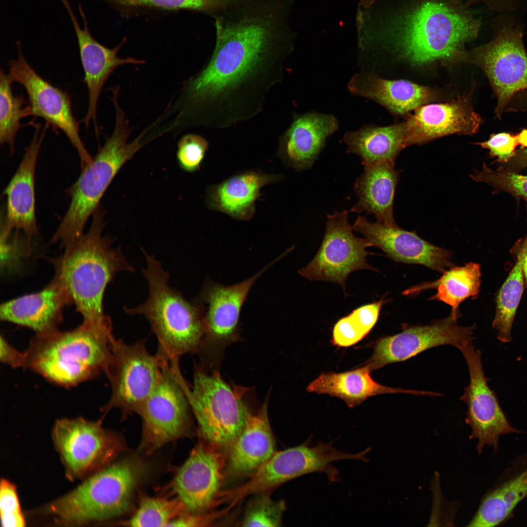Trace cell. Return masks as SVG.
Masks as SVG:
<instances>
[{"mask_svg":"<svg viewBox=\"0 0 527 527\" xmlns=\"http://www.w3.org/2000/svg\"><path fill=\"white\" fill-rule=\"evenodd\" d=\"M213 53L187 82L185 111L193 125L224 128L257 116L283 79L290 48L275 46L260 24L218 26Z\"/></svg>","mask_w":527,"mask_h":527,"instance_id":"obj_1","label":"cell"},{"mask_svg":"<svg viewBox=\"0 0 527 527\" xmlns=\"http://www.w3.org/2000/svg\"><path fill=\"white\" fill-rule=\"evenodd\" d=\"M105 212L99 206L92 215L91 226L58 257H44L53 266L57 279L83 317V322L101 328H112L103 311L107 285L121 272H133L120 246L103 235Z\"/></svg>","mask_w":527,"mask_h":527,"instance_id":"obj_2","label":"cell"},{"mask_svg":"<svg viewBox=\"0 0 527 527\" xmlns=\"http://www.w3.org/2000/svg\"><path fill=\"white\" fill-rule=\"evenodd\" d=\"M115 338L112 329L83 322L69 331L36 334L27 349L20 352L19 367L58 385L74 386L104 373Z\"/></svg>","mask_w":527,"mask_h":527,"instance_id":"obj_3","label":"cell"},{"mask_svg":"<svg viewBox=\"0 0 527 527\" xmlns=\"http://www.w3.org/2000/svg\"><path fill=\"white\" fill-rule=\"evenodd\" d=\"M146 266L142 274L148 286L143 303L124 306L130 316L142 315L148 321L158 341L157 352L170 362L199 351L204 333V307L195 300L189 301L169 284V273L154 255L143 248Z\"/></svg>","mask_w":527,"mask_h":527,"instance_id":"obj_4","label":"cell"},{"mask_svg":"<svg viewBox=\"0 0 527 527\" xmlns=\"http://www.w3.org/2000/svg\"><path fill=\"white\" fill-rule=\"evenodd\" d=\"M115 111L112 134L66 190L71 199L70 204L50 241L59 243L63 249L83 234L88 218L100 206L101 199L118 172L144 145L143 134L128 142L132 130L128 120L120 106L115 107Z\"/></svg>","mask_w":527,"mask_h":527,"instance_id":"obj_5","label":"cell"},{"mask_svg":"<svg viewBox=\"0 0 527 527\" xmlns=\"http://www.w3.org/2000/svg\"><path fill=\"white\" fill-rule=\"evenodd\" d=\"M137 463L123 461L90 476L45 507L58 523L80 525L119 516L130 507L141 474Z\"/></svg>","mask_w":527,"mask_h":527,"instance_id":"obj_6","label":"cell"},{"mask_svg":"<svg viewBox=\"0 0 527 527\" xmlns=\"http://www.w3.org/2000/svg\"><path fill=\"white\" fill-rule=\"evenodd\" d=\"M479 22L443 3L427 1L401 21L399 45L412 62L426 63L456 57L465 42L477 36Z\"/></svg>","mask_w":527,"mask_h":527,"instance_id":"obj_7","label":"cell"},{"mask_svg":"<svg viewBox=\"0 0 527 527\" xmlns=\"http://www.w3.org/2000/svg\"><path fill=\"white\" fill-rule=\"evenodd\" d=\"M186 393L203 441L228 450L244 427L250 413L240 390L232 388L219 373H208L196 366L191 388Z\"/></svg>","mask_w":527,"mask_h":527,"instance_id":"obj_8","label":"cell"},{"mask_svg":"<svg viewBox=\"0 0 527 527\" xmlns=\"http://www.w3.org/2000/svg\"><path fill=\"white\" fill-rule=\"evenodd\" d=\"M167 361L157 352L151 354L144 340L127 344L115 338L111 359L104 372L111 396L102 411L117 409L123 418L138 414L158 384Z\"/></svg>","mask_w":527,"mask_h":527,"instance_id":"obj_9","label":"cell"},{"mask_svg":"<svg viewBox=\"0 0 527 527\" xmlns=\"http://www.w3.org/2000/svg\"><path fill=\"white\" fill-rule=\"evenodd\" d=\"M187 385L179 362L168 361L158 384L138 413L142 424L140 448L145 453H153L188 433L192 411Z\"/></svg>","mask_w":527,"mask_h":527,"instance_id":"obj_10","label":"cell"},{"mask_svg":"<svg viewBox=\"0 0 527 527\" xmlns=\"http://www.w3.org/2000/svg\"><path fill=\"white\" fill-rule=\"evenodd\" d=\"M361 452L349 453L337 449L331 442H319L310 446L309 441L295 447L276 452L250 476L243 485L226 491L229 500L239 501L244 497L267 492L291 479L313 472H324L331 482L337 472L331 464L343 460H360Z\"/></svg>","mask_w":527,"mask_h":527,"instance_id":"obj_11","label":"cell"},{"mask_svg":"<svg viewBox=\"0 0 527 527\" xmlns=\"http://www.w3.org/2000/svg\"><path fill=\"white\" fill-rule=\"evenodd\" d=\"M101 420L63 418L55 422L52 437L70 478L93 474L107 466L121 451L117 435L104 428Z\"/></svg>","mask_w":527,"mask_h":527,"instance_id":"obj_12","label":"cell"},{"mask_svg":"<svg viewBox=\"0 0 527 527\" xmlns=\"http://www.w3.org/2000/svg\"><path fill=\"white\" fill-rule=\"evenodd\" d=\"M348 211H335L327 215L322 243L312 261L298 271L311 281H326L341 285L344 291L349 275L361 269L377 271L368 264L366 250L371 244L353 233L348 220Z\"/></svg>","mask_w":527,"mask_h":527,"instance_id":"obj_13","label":"cell"},{"mask_svg":"<svg viewBox=\"0 0 527 527\" xmlns=\"http://www.w3.org/2000/svg\"><path fill=\"white\" fill-rule=\"evenodd\" d=\"M16 47L17 58L9 61V73L14 82L24 87L32 115L42 118L47 124L65 135L77 150L82 169L92 162L93 158L81 138L79 123L72 112L70 96L36 72L25 59L20 41L16 42Z\"/></svg>","mask_w":527,"mask_h":527,"instance_id":"obj_14","label":"cell"},{"mask_svg":"<svg viewBox=\"0 0 527 527\" xmlns=\"http://www.w3.org/2000/svg\"><path fill=\"white\" fill-rule=\"evenodd\" d=\"M450 314L426 325L402 324L397 334L379 338L374 344L371 356L364 365L371 372L389 364L407 360L439 345H453L460 350L474 339L475 324L463 327Z\"/></svg>","mask_w":527,"mask_h":527,"instance_id":"obj_15","label":"cell"},{"mask_svg":"<svg viewBox=\"0 0 527 527\" xmlns=\"http://www.w3.org/2000/svg\"><path fill=\"white\" fill-rule=\"evenodd\" d=\"M473 61L489 80L497 98L495 112L500 117L517 94L527 90V54L522 34L512 29L501 32L475 51Z\"/></svg>","mask_w":527,"mask_h":527,"instance_id":"obj_16","label":"cell"},{"mask_svg":"<svg viewBox=\"0 0 527 527\" xmlns=\"http://www.w3.org/2000/svg\"><path fill=\"white\" fill-rule=\"evenodd\" d=\"M461 351L466 362L470 377L469 385L460 398L467 407L466 421L471 428V438L478 439L476 449L480 453L486 445L496 450L499 437L519 432L509 424L494 391L487 384L482 363L481 352L472 343Z\"/></svg>","mask_w":527,"mask_h":527,"instance_id":"obj_17","label":"cell"},{"mask_svg":"<svg viewBox=\"0 0 527 527\" xmlns=\"http://www.w3.org/2000/svg\"><path fill=\"white\" fill-rule=\"evenodd\" d=\"M225 465L222 450L204 441L192 449L169 487L185 512L205 513L218 503Z\"/></svg>","mask_w":527,"mask_h":527,"instance_id":"obj_18","label":"cell"},{"mask_svg":"<svg viewBox=\"0 0 527 527\" xmlns=\"http://www.w3.org/2000/svg\"><path fill=\"white\" fill-rule=\"evenodd\" d=\"M284 256L283 253L255 275L234 284L224 285L208 278L204 281L194 299L204 307V333L200 348L207 345L226 344L234 340L238 330L241 309L251 287L262 275Z\"/></svg>","mask_w":527,"mask_h":527,"instance_id":"obj_19","label":"cell"},{"mask_svg":"<svg viewBox=\"0 0 527 527\" xmlns=\"http://www.w3.org/2000/svg\"><path fill=\"white\" fill-rule=\"evenodd\" d=\"M352 227L361 233L371 246L381 249L391 260L418 264L444 273L453 266L452 253L433 245L395 223L372 222L359 215Z\"/></svg>","mask_w":527,"mask_h":527,"instance_id":"obj_20","label":"cell"},{"mask_svg":"<svg viewBox=\"0 0 527 527\" xmlns=\"http://www.w3.org/2000/svg\"><path fill=\"white\" fill-rule=\"evenodd\" d=\"M66 10L75 33L80 59L84 72V82L88 92V106L86 115L81 121L87 127L91 121L98 132L97 109L102 88L110 75L119 66L129 63L138 64L144 61L128 57L120 58L117 53L121 44L110 49L98 42L89 30L86 16L82 4L78 3V9L82 26L68 0H60Z\"/></svg>","mask_w":527,"mask_h":527,"instance_id":"obj_21","label":"cell"},{"mask_svg":"<svg viewBox=\"0 0 527 527\" xmlns=\"http://www.w3.org/2000/svg\"><path fill=\"white\" fill-rule=\"evenodd\" d=\"M481 121L465 97L421 106L405 122V145L424 144L453 134H473L479 129Z\"/></svg>","mask_w":527,"mask_h":527,"instance_id":"obj_22","label":"cell"},{"mask_svg":"<svg viewBox=\"0 0 527 527\" xmlns=\"http://www.w3.org/2000/svg\"><path fill=\"white\" fill-rule=\"evenodd\" d=\"M32 141L11 181L4 189L6 210L1 225L10 231H21L31 241L39 234L35 211V175L37 159L48 127L40 132L41 125L34 124Z\"/></svg>","mask_w":527,"mask_h":527,"instance_id":"obj_23","label":"cell"},{"mask_svg":"<svg viewBox=\"0 0 527 527\" xmlns=\"http://www.w3.org/2000/svg\"><path fill=\"white\" fill-rule=\"evenodd\" d=\"M72 300L61 284L53 277L43 289L2 304V321L30 328L36 334L59 329L63 319L65 307Z\"/></svg>","mask_w":527,"mask_h":527,"instance_id":"obj_24","label":"cell"},{"mask_svg":"<svg viewBox=\"0 0 527 527\" xmlns=\"http://www.w3.org/2000/svg\"><path fill=\"white\" fill-rule=\"evenodd\" d=\"M338 127V121L332 114L315 112L295 114L281 137L279 153L285 162L296 170L309 169L326 139Z\"/></svg>","mask_w":527,"mask_h":527,"instance_id":"obj_25","label":"cell"},{"mask_svg":"<svg viewBox=\"0 0 527 527\" xmlns=\"http://www.w3.org/2000/svg\"><path fill=\"white\" fill-rule=\"evenodd\" d=\"M347 88L351 94L372 100L397 114L416 109L436 96L427 87L404 80L383 79L365 71L355 74Z\"/></svg>","mask_w":527,"mask_h":527,"instance_id":"obj_26","label":"cell"},{"mask_svg":"<svg viewBox=\"0 0 527 527\" xmlns=\"http://www.w3.org/2000/svg\"><path fill=\"white\" fill-rule=\"evenodd\" d=\"M268 399L246 424L228 449L227 469L238 476H251L276 452L267 412Z\"/></svg>","mask_w":527,"mask_h":527,"instance_id":"obj_27","label":"cell"},{"mask_svg":"<svg viewBox=\"0 0 527 527\" xmlns=\"http://www.w3.org/2000/svg\"><path fill=\"white\" fill-rule=\"evenodd\" d=\"M395 163L380 161L364 166L356 179L354 190L358 202L350 212L374 215L377 221L393 223V208L400 171Z\"/></svg>","mask_w":527,"mask_h":527,"instance_id":"obj_28","label":"cell"},{"mask_svg":"<svg viewBox=\"0 0 527 527\" xmlns=\"http://www.w3.org/2000/svg\"><path fill=\"white\" fill-rule=\"evenodd\" d=\"M370 373L365 365L342 373H323L308 385L306 389L309 392L337 397L350 408L362 404L370 396L380 394L403 393L418 395H437L435 392L429 391L386 386L374 381Z\"/></svg>","mask_w":527,"mask_h":527,"instance_id":"obj_29","label":"cell"},{"mask_svg":"<svg viewBox=\"0 0 527 527\" xmlns=\"http://www.w3.org/2000/svg\"><path fill=\"white\" fill-rule=\"evenodd\" d=\"M280 176L254 171L232 176L209 189L207 203L211 208L241 220L250 219L261 189Z\"/></svg>","mask_w":527,"mask_h":527,"instance_id":"obj_30","label":"cell"},{"mask_svg":"<svg viewBox=\"0 0 527 527\" xmlns=\"http://www.w3.org/2000/svg\"><path fill=\"white\" fill-rule=\"evenodd\" d=\"M405 122L387 126L370 124L347 131L343 138L347 152L360 157L365 166L380 161L395 163L398 154L405 147Z\"/></svg>","mask_w":527,"mask_h":527,"instance_id":"obj_31","label":"cell"},{"mask_svg":"<svg viewBox=\"0 0 527 527\" xmlns=\"http://www.w3.org/2000/svg\"><path fill=\"white\" fill-rule=\"evenodd\" d=\"M443 273L438 280L413 286L404 290L402 294L416 296L424 290L435 288L436 293L429 300L441 301L450 305V314L459 318L460 304L467 298H476L480 292L481 266L478 263L470 262L464 266H453Z\"/></svg>","mask_w":527,"mask_h":527,"instance_id":"obj_32","label":"cell"},{"mask_svg":"<svg viewBox=\"0 0 527 527\" xmlns=\"http://www.w3.org/2000/svg\"><path fill=\"white\" fill-rule=\"evenodd\" d=\"M526 497L527 469L485 496L467 526H496L505 520Z\"/></svg>","mask_w":527,"mask_h":527,"instance_id":"obj_33","label":"cell"},{"mask_svg":"<svg viewBox=\"0 0 527 527\" xmlns=\"http://www.w3.org/2000/svg\"><path fill=\"white\" fill-rule=\"evenodd\" d=\"M511 253L515 262L497 292L495 315L492 324L497 332V339L504 343L512 340V326L526 284L521 254L514 246Z\"/></svg>","mask_w":527,"mask_h":527,"instance_id":"obj_34","label":"cell"},{"mask_svg":"<svg viewBox=\"0 0 527 527\" xmlns=\"http://www.w3.org/2000/svg\"><path fill=\"white\" fill-rule=\"evenodd\" d=\"M388 301L383 296L376 302L357 307L340 319L332 329V343L345 347L363 340L375 325L383 306Z\"/></svg>","mask_w":527,"mask_h":527,"instance_id":"obj_35","label":"cell"},{"mask_svg":"<svg viewBox=\"0 0 527 527\" xmlns=\"http://www.w3.org/2000/svg\"><path fill=\"white\" fill-rule=\"evenodd\" d=\"M9 73L1 68L0 71V142L8 145L11 153H14L16 135L22 126L21 120L32 115L29 105L23 107L25 100L22 96L15 95Z\"/></svg>","mask_w":527,"mask_h":527,"instance_id":"obj_36","label":"cell"},{"mask_svg":"<svg viewBox=\"0 0 527 527\" xmlns=\"http://www.w3.org/2000/svg\"><path fill=\"white\" fill-rule=\"evenodd\" d=\"M184 512L183 505L177 498L169 500L143 495L135 513L122 524L129 527H167Z\"/></svg>","mask_w":527,"mask_h":527,"instance_id":"obj_37","label":"cell"},{"mask_svg":"<svg viewBox=\"0 0 527 527\" xmlns=\"http://www.w3.org/2000/svg\"><path fill=\"white\" fill-rule=\"evenodd\" d=\"M241 522L243 527H280L285 509L283 500L272 499L266 492L253 494Z\"/></svg>","mask_w":527,"mask_h":527,"instance_id":"obj_38","label":"cell"},{"mask_svg":"<svg viewBox=\"0 0 527 527\" xmlns=\"http://www.w3.org/2000/svg\"><path fill=\"white\" fill-rule=\"evenodd\" d=\"M477 182L487 183L495 190L505 192L527 200V175L498 169L494 170L483 163L481 170L470 175Z\"/></svg>","mask_w":527,"mask_h":527,"instance_id":"obj_39","label":"cell"},{"mask_svg":"<svg viewBox=\"0 0 527 527\" xmlns=\"http://www.w3.org/2000/svg\"><path fill=\"white\" fill-rule=\"evenodd\" d=\"M208 146L207 141L201 136L189 134L182 137L178 143L177 152L180 168L187 172L198 170Z\"/></svg>","mask_w":527,"mask_h":527,"instance_id":"obj_40","label":"cell"},{"mask_svg":"<svg viewBox=\"0 0 527 527\" xmlns=\"http://www.w3.org/2000/svg\"><path fill=\"white\" fill-rule=\"evenodd\" d=\"M0 513L3 527H21L25 522L14 485L1 479L0 485Z\"/></svg>","mask_w":527,"mask_h":527,"instance_id":"obj_41","label":"cell"},{"mask_svg":"<svg viewBox=\"0 0 527 527\" xmlns=\"http://www.w3.org/2000/svg\"><path fill=\"white\" fill-rule=\"evenodd\" d=\"M476 144L489 150L491 157L504 163L508 162L515 156V149L519 145L516 135L507 132L492 134L487 140Z\"/></svg>","mask_w":527,"mask_h":527,"instance_id":"obj_42","label":"cell"},{"mask_svg":"<svg viewBox=\"0 0 527 527\" xmlns=\"http://www.w3.org/2000/svg\"><path fill=\"white\" fill-rule=\"evenodd\" d=\"M127 6H152L167 9H200L207 0H106Z\"/></svg>","mask_w":527,"mask_h":527,"instance_id":"obj_43","label":"cell"},{"mask_svg":"<svg viewBox=\"0 0 527 527\" xmlns=\"http://www.w3.org/2000/svg\"><path fill=\"white\" fill-rule=\"evenodd\" d=\"M232 507L231 505L223 511L210 513H192L184 512L171 521L167 527H204L208 526L224 514Z\"/></svg>","mask_w":527,"mask_h":527,"instance_id":"obj_44","label":"cell"},{"mask_svg":"<svg viewBox=\"0 0 527 527\" xmlns=\"http://www.w3.org/2000/svg\"><path fill=\"white\" fill-rule=\"evenodd\" d=\"M0 348L1 361L11 367H19L20 352L12 346L2 336Z\"/></svg>","mask_w":527,"mask_h":527,"instance_id":"obj_45","label":"cell"},{"mask_svg":"<svg viewBox=\"0 0 527 527\" xmlns=\"http://www.w3.org/2000/svg\"><path fill=\"white\" fill-rule=\"evenodd\" d=\"M499 169L516 172L527 167V148L516 152L515 156Z\"/></svg>","mask_w":527,"mask_h":527,"instance_id":"obj_46","label":"cell"},{"mask_svg":"<svg viewBox=\"0 0 527 527\" xmlns=\"http://www.w3.org/2000/svg\"><path fill=\"white\" fill-rule=\"evenodd\" d=\"M520 253L522 260V267L527 285V233L523 239H519L513 245Z\"/></svg>","mask_w":527,"mask_h":527,"instance_id":"obj_47","label":"cell"},{"mask_svg":"<svg viewBox=\"0 0 527 527\" xmlns=\"http://www.w3.org/2000/svg\"><path fill=\"white\" fill-rule=\"evenodd\" d=\"M516 136L519 145L524 148H527V129H523Z\"/></svg>","mask_w":527,"mask_h":527,"instance_id":"obj_48","label":"cell"},{"mask_svg":"<svg viewBox=\"0 0 527 527\" xmlns=\"http://www.w3.org/2000/svg\"></svg>","mask_w":527,"mask_h":527,"instance_id":"obj_49","label":"cell"}]
</instances>
